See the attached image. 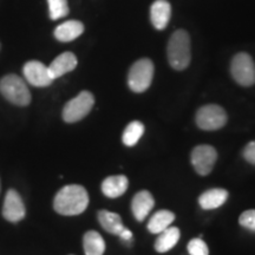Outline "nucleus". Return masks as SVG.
<instances>
[{"instance_id":"14","label":"nucleus","mask_w":255,"mask_h":255,"mask_svg":"<svg viewBox=\"0 0 255 255\" xmlns=\"http://www.w3.org/2000/svg\"><path fill=\"white\" fill-rule=\"evenodd\" d=\"M129 186L128 177L124 175H116V176H109L102 182V191L107 197L116 199L122 196L126 193Z\"/></svg>"},{"instance_id":"7","label":"nucleus","mask_w":255,"mask_h":255,"mask_svg":"<svg viewBox=\"0 0 255 255\" xmlns=\"http://www.w3.org/2000/svg\"><path fill=\"white\" fill-rule=\"evenodd\" d=\"M233 78L242 87H252L255 84V64L248 53L241 52L234 56L231 64Z\"/></svg>"},{"instance_id":"12","label":"nucleus","mask_w":255,"mask_h":255,"mask_svg":"<svg viewBox=\"0 0 255 255\" xmlns=\"http://www.w3.org/2000/svg\"><path fill=\"white\" fill-rule=\"evenodd\" d=\"M155 206L154 197L148 190H141L133 196L131 202L132 214L137 221H143Z\"/></svg>"},{"instance_id":"2","label":"nucleus","mask_w":255,"mask_h":255,"mask_svg":"<svg viewBox=\"0 0 255 255\" xmlns=\"http://www.w3.org/2000/svg\"><path fill=\"white\" fill-rule=\"evenodd\" d=\"M168 60L170 66L177 71L187 69L190 63V37L186 30H177L168 43Z\"/></svg>"},{"instance_id":"28","label":"nucleus","mask_w":255,"mask_h":255,"mask_svg":"<svg viewBox=\"0 0 255 255\" xmlns=\"http://www.w3.org/2000/svg\"><path fill=\"white\" fill-rule=\"evenodd\" d=\"M0 47H1V45H0Z\"/></svg>"},{"instance_id":"26","label":"nucleus","mask_w":255,"mask_h":255,"mask_svg":"<svg viewBox=\"0 0 255 255\" xmlns=\"http://www.w3.org/2000/svg\"><path fill=\"white\" fill-rule=\"evenodd\" d=\"M119 237L122 239L123 241H130L132 239V233H131V231H130V229H128V228H124L122 232L120 233V235Z\"/></svg>"},{"instance_id":"21","label":"nucleus","mask_w":255,"mask_h":255,"mask_svg":"<svg viewBox=\"0 0 255 255\" xmlns=\"http://www.w3.org/2000/svg\"><path fill=\"white\" fill-rule=\"evenodd\" d=\"M145 131L144 124L139 121H133V122L129 123L124 129L122 141L127 146H133L137 144V142L141 139L143 133Z\"/></svg>"},{"instance_id":"11","label":"nucleus","mask_w":255,"mask_h":255,"mask_svg":"<svg viewBox=\"0 0 255 255\" xmlns=\"http://www.w3.org/2000/svg\"><path fill=\"white\" fill-rule=\"evenodd\" d=\"M77 57L73 55L72 52H64L58 57H56L53 59V62L47 68H49L51 77L55 81V79L60 78L65 73L73 71L76 69V66H77Z\"/></svg>"},{"instance_id":"3","label":"nucleus","mask_w":255,"mask_h":255,"mask_svg":"<svg viewBox=\"0 0 255 255\" xmlns=\"http://www.w3.org/2000/svg\"><path fill=\"white\" fill-rule=\"evenodd\" d=\"M0 92L8 102L18 107H27L31 103V92L23 78L17 75H6L0 81Z\"/></svg>"},{"instance_id":"23","label":"nucleus","mask_w":255,"mask_h":255,"mask_svg":"<svg viewBox=\"0 0 255 255\" xmlns=\"http://www.w3.org/2000/svg\"><path fill=\"white\" fill-rule=\"evenodd\" d=\"M188 253L190 255H209V250L202 239H193L188 244Z\"/></svg>"},{"instance_id":"19","label":"nucleus","mask_w":255,"mask_h":255,"mask_svg":"<svg viewBox=\"0 0 255 255\" xmlns=\"http://www.w3.org/2000/svg\"><path fill=\"white\" fill-rule=\"evenodd\" d=\"M98 221H100L102 227L110 234L120 235V233L126 228L122 222V218L116 213L109 212V210H100L98 212Z\"/></svg>"},{"instance_id":"4","label":"nucleus","mask_w":255,"mask_h":255,"mask_svg":"<svg viewBox=\"0 0 255 255\" xmlns=\"http://www.w3.org/2000/svg\"><path fill=\"white\" fill-rule=\"evenodd\" d=\"M154 64L149 58L138 59L128 73V85L133 92L141 94L148 90L154 78Z\"/></svg>"},{"instance_id":"18","label":"nucleus","mask_w":255,"mask_h":255,"mask_svg":"<svg viewBox=\"0 0 255 255\" xmlns=\"http://www.w3.org/2000/svg\"><path fill=\"white\" fill-rule=\"evenodd\" d=\"M175 220V214L171 213L170 210L162 209L156 212L154 215L151 216L150 220L148 222V229L149 232L152 234H159L161 232H163L164 229L170 227L171 223Z\"/></svg>"},{"instance_id":"25","label":"nucleus","mask_w":255,"mask_h":255,"mask_svg":"<svg viewBox=\"0 0 255 255\" xmlns=\"http://www.w3.org/2000/svg\"><path fill=\"white\" fill-rule=\"evenodd\" d=\"M244 157L248 163L255 165V141L250 142L244 149Z\"/></svg>"},{"instance_id":"5","label":"nucleus","mask_w":255,"mask_h":255,"mask_svg":"<svg viewBox=\"0 0 255 255\" xmlns=\"http://www.w3.org/2000/svg\"><path fill=\"white\" fill-rule=\"evenodd\" d=\"M95 105V97L91 92L82 91L65 104L63 109V120L66 123H76L87 117Z\"/></svg>"},{"instance_id":"20","label":"nucleus","mask_w":255,"mask_h":255,"mask_svg":"<svg viewBox=\"0 0 255 255\" xmlns=\"http://www.w3.org/2000/svg\"><path fill=\"white\" fill-rule=\"evenodd\" d=\"M85 255H103L105 252L104 239L98 232L89 231L83 238Z\"/></svg>"},{"instance_id":"16","label":"nucleus","mask_w":255,"mask_h":255,"mask_svg":"<svg viewBox=\"0 0 255 255\" xmlns=\"http://www.w3.org/2000/svg\"><path fill=\"white\" fill-rule=\"evenodd\" d=\"M83 32H84L83 23L78 20H68L56 27L55 37L57 40L63 41V43H69V41L77 39Z\"/></svg>"},{"instance_id":"13","label":"nucleus","mask_w":255,"mask_h":255,"mask_svg":"<svg viewBox=\"0 0 255 255\" xmlns=\"http://www.w3.org/2000/svg\"><path fill=\"white\" fill-rule=\"evenodd\" d=\"M171 6L167 0H156L150 7L151 24L157 30H163L170 20Z\"/></svg>"},{"instance_id":"24","label":"nucleus","mask_w":255,"mask_h":255,"mask_svg":"<svg viewBox=\"0 0 255 255\" xmlns=\"http://www.w3.org/2000/svg\"><path fill=\"white\" fill-rule=\"evenodd\" d=\"M239 223L242 227L255 232V209H250L242 213L239 218Z\"/></svg>"},{"instance_id":"1","label":"nucleus","mask_w":255,"mask_h":255,"mask_svg":"<svg viewBox=\"0 0 255 255\" xmlns=\"http://www.w3.org/2000/svg\"><path fill=\"white\" fill-rule=\"evenodd\" d=\"M89 194L84 187L79 184H69L63 187L56 194L53 208L64 216L79 215L88 208Z\"/></svg>"},{"instance_id":"9","label":"nucleus","mask_w":255,"mask_h":255,"mask_svg":"<svg viewBox=\"0 0 255 255\" xmlns=\"http://www.w3.org/2000/svg\"><path fill=\"white\" fill-rule=\"evenodd\" d=\"M26 214V208L23 199L14 189H9L5 195L4 206H2V216L6 221L17 223L21 221Z\"/></svg>"},{"instance_id":"27","label":"nucleus","mask_w":255,"mask_h":255,"mask_svg":"<svg viewBox=\"0 0 255 255\" xmlns=\"http://www.w3.org/2000/svg\"><path fill=\"white\" fill-rule=\"evenodd\" d=\"M0 190H1V184H0Z\"/></svg>"},{"instance_id":"22","label":"nucleus","mask_w":255,"mask_h":255,"mask_svg":"<svg viewBox=\"0 0 255 255\" xmlns=\"http://www.w3.org/2000/svg\"><path fill=\"white\" fill-rule=\"evenodd\" d=\"M47 4H49L50 18L52 20H58L69 14L70 9L66 0H47Z\"/></svg>"},{"instance_id":"15","label":"nucleus","mask_w":255,"mask_h":255,"mask_svg":"<svg viewBox=\"0 0 255 255\" xmlns=\"http://www.w3.org/2000/svg\"><path fill=\"white\" fill-rule=\"evenodd\" d=\"M228 191L222 188H213L206 190L199 197V203L201 208L205 210H212L221 207L228 199Z\"/></svg>"},{"instance_id":"10","label":"nucleus","mask_w":255,"mask_h":255,"mask_svg":"<svg viewBox=\"0 0 255 255\" xmlns=\"http://www.w3.org/2000/svg\"><path fill=\"white\" fill-rule=\"evenodd\" d=\"M25 79L31 85L37 88H46L52 84L53 79L51 77L49 68L38 60H30L24 65L23 69Z\"/></svg>"},{"instance_id":"6","label":"nucleus","mask_w":255,"mask_h":255,"mask_svg":"<svg viewBox=\"0 0 255 255\" xmlns=\"http://www.w3.org/2000/svg\"><path fill=\"white\" fill-rule=\"evenodd\" d=\"M227 120V114L225 109L216 104L203 105L196 113L197 127L207 131L221 129L226 126Z\"/></svg>"},{"instance_id":"17","label":"nucleus","mask_w":255,"mask_h":255,"mask_svg":"<svg viewBox=\"0 0 255 255\" xmlns=\"http://www.w3.org/2000/svg\"><path fill=\"white\" fill-rule=\"evenodd\" d=\"M181 233L177 227H168L158 234V238L155 241V250L158 253H165L169 252L171 248L176 246V244L180 240Z\"/></svg>"},{"instance_id":"8","label":"nucleus","mask_w":255,"mask_h":255,"mask_svg":"<svg viewBox=\"0 0 255 255\" xmlns=\"http://www.w3.org/2000/svg\"><path fill=\"white\" fill-rule=\"evenodd\" d=\"M190 159L196 173L201 175V176H206L214 168L216 159H218V151L212 145H197L191 151Z\"/></svg>"}]
</instances>
